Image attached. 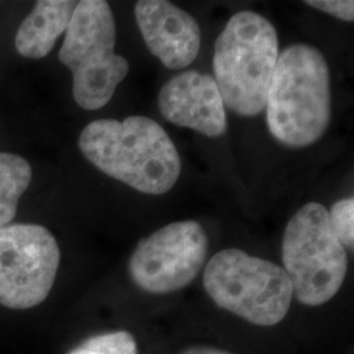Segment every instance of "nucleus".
Segmentation results:
<instances>
[{"instance_id":"obj_1","label":"nucleus","mask_w":354,"mask_h":354,"mask_svg":"<svg viewBox=\"0 0 354 354\" xmlns=\"http://www.w3.org/2000/svg\"><path fill=\"white\" fill-rule=\"evenodd\" d=\"M79 147L105 175L145 194H165L181 174L175 143L149 117L93 121L83 129Z\"/></svg>"},{"instance_id":"obj_2","label":"nucleus","mask_w":354,"mask_h":354,"mask_svg":"<svg viewBox=\"0 0 354 354\" xmlns=\"http://www.w3.org/2000/svg\"><path fill=\"white\" fill-rule=\"evenodd\" d=\"M272 136L299 149L320 140L330 121L329 67L317 48L297 44L279 55L266 97Z\"/></svg>"},{"instance_id":"obj_3","label":"nucleus","mask_w":354,"mask_h":354,"mask_svg":"<svg viewBox=\"0 0 354 354\" xmlns=\"http://www.w3.org/2000/svg\"><path fill=\"white\" fill-rule=\"evenodd\" d=\"M274 26L259 13L244 11L228 20L215 41V83L235 113L253 117L266 109L279 59Z\"/></svg>"},{"instance_id":"obj_4","label":"nucleus","mask_w":354,"mask_h":354,"mask_svg":"<svg viewBox=\"0 0 354 354\" xmlns=\"http://www.w3.org/2000/svg\"><path fill=\"white\" fill-rule=\"evenodd\" d=\"M115 21L104 0L77 1L66 29L59 61L73 74V95L86 111H97L113 97L130 66L115 54Z\"/></svg>"},{"instance_id":"obj_5","label":"nucleus","mask_w":354,"mask_h":354,"mask_svg":"<svg viewBox=\"0 0 354 354\" xmlns=\"http://www.w3.org/2000/svg\"><path fill=\"white\" fill-rule=\"evenodd\" d=\"M203 281L219 308L260 327L282 322L294 298L283 268L238 248L215 253L205 266Z\"/></svg>"},{"instance_id":"obj_6","label":"nucleus","mask_w":354,"mask_h":354,"mask_svg":"<svg viewBox=\"0 0 354 354\" xmlns=\"http://www.w3.org/2000/svg\"><path fill=\"white\" fill-rule=\"evenodd\" d=\"M282 261L298 302L317 307L329 302L348 273V253L335 235L328 210L317 203L292 215L282 241Z\"/></svg>"},{"instance_id":"obj_7","label":"nucleus","mask_w":354,"mask_h":354,"mask_svg":"<svg viewBox=\"0 0 354 354\" xmlns=\"http://www.w3.org/2000/svg\"><path fill=\"white\" fill-rule=\"evenodd\" d=\"M61 261L59 245L39 225L0 227V304L28 310L50 294Z\"/></svg>"},{"instance_id":"obj_8","label":"nucleus","mask_w":354,"mask_h":354,"mask_svg":"<svg viewBox=\"0 0 354 354\" xmlns=\"http://www.w3.org/2000/svg\"><path fill=\"white\" fill-rule=\"evenodd\" d=\"M207 251L209 238L198 222H174L138 243L129 260V273L143 291L175 292L200 274Z\"/></svg>"},{"instance_id":"obj_9","label":"nucleus","mask_w":354,"mask_h":354,"mask_svg":"<svg viewBox=\"0 0 354 354\" xmlns=\"http://www.w3.org/2000/svg\"><path fill=\"white\" fill-rule=\"evenodd\" d=\"M159 109L167 121L206 137L226 131V111L213 76L185 71L169 79L159 93Z\"/></svg>"},{"instance_id":"obj_10","label":"nucleus","mask_w":354,"mask_h":354,"mask_svg":"<svg viewBox=\"0 0 354 354\" xmlns=\"http://www.w3.org/2000/svg\"><path fill=\"white\" fill-rule=\"evenodd\" d=\"M136 19L149 50L167 68L188 67L201 46V29L196 19L165 0H140Z\"/></svg>"},{"instance_id":"obj_11","label":"nucleus","mask_w":354,"mask_h":354,"mask_svg":"<svg viewBox=\"0 0 354 354\" xmlns=\"http://www.w3.org/2000/svg\"><path fill=\"white\" fill-rule=\"evenodd\" d=\"M77 1L39 0L19 26L15 48L20 55L30 59L46 57L57 39L66 32Z\"/></svg>"},{"instance_id":"obj_12","label":"nucleus","mask_w":354,"mask_h":354,"mask_svg":"<svg viewBox=\"0 0 354 354\" xmlns=\"http://www.w3.org/2000/svg\"><path fill=\"white\" fill-rule=\"evenodd\" d=\"M32 181V167L20 155L0 152V227L11 223Z\"/></svg>"},{"instance_id":"obj_13","label":"nucleus","mask_w":354,"mask_h":354,"mask_svg":"<svg viewBox=\"0 0 354 354\" xmlns=\"http://www.w3.org/2000/svg\"><path fill=\"white\" fill-rule=\"evenodd\" d=\"M67 354H138V346L130 332L117 330L92 336Z\"/></svg>"},{"instance_id":"obj_14","label":"nucleus","mask_w":354,"mask_h":354,"mask_svg":"<svg viewBox=\"0 0 354 354\" xmlns=\"http://www.w3.org/2000/svg\"><path fill=\"white\" fill-rule=\"evenodd\" d=\"M354 198L348 197L335 203L329 213V222L335 235L344 245L353 251L354 245Z\"/></svg>"},{"instance_id":"obj_15","label":"nucleus","mask_w":354,"mask_h":354,"mask_svg":"<svg viewBox=\"0 0 354 354\" xmlns=\"http://www.w3.org/2000/svg\"><path fill=\"white\" fill-rule=\"evenodd\" d=\"M304 3L344 21L354 20V3L352 0H308Z\"/></svg>"},{"instance_id":"obj_16","label":"nucleus","mask_w":354,"mask_h":354,"mask_svg":"<svg viewBox=\"0 0 354 354\" xmlns=\"http://www.w3.org/2000/svg\"><path fill=\"white\" fill-rule=\"evenodd\" d=\"M180 354H234L230 353L227 351H222L218 348L213 346H207V345H196V346H190L188 349L183 351Z\"/></svg>"}]
</instances>
